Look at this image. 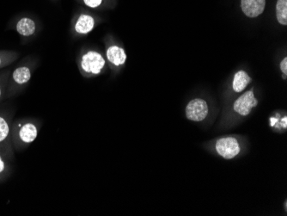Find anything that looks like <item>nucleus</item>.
I'll return each mask as SVG.
<instances>
[{
  "label": "nucleus",
  "instance_id": "obj_19",
  "mask_svg": "<svg viewBox=\"0 0 287 216\" xmlns=\"http://www.w3.org/2000/svg\"><path fill=\"white\" fill-rule=\"evenodd\" d=\"M2 94H3V87H2V85L0 84V99L2 98Z\"/></svg>",
  "mask_w": 287,
  "mask_h": 216
},
{
  "label": "nucleus",
  "instance_id": "obj_10",
  "mask_svg": "<svg viewBox=\"0 0 287 216\" xmlns=\"http://www.w3.org/2000/svg\"><path fill=\"white\" fill-rule=\"evenodd\" d=\"M10 141H11V127L6 118L0 115V148H8Z\"/></svg>",
  "mask_w": 287,
  "mask_h": 216
},
{
  "label": "nucleus",
  "instance_id": "obj_3",
  "mask_svg": "<svg viewBox=\"0 0 287 216\" xmlns=\"http://www.w3.org/2000/svg\"><path fill=\"white\" fill-rule=\"evenodd\" d=\"M208 114V106L203 99H196L189 102L186 108V115L190 121H203Z\"/></svg>",
  "mask_w": 287,
  "mask_h": 216
},
{
  "label": "nucleus",
  "instance_id": "obj_5",
  "mask_svg": "<svg viewBox=\"0 0 287 216\" xmlns=\"http://www.w3.org/2000/svg\"><path fill=\"white\" fill-rule=\"evenodd\" d=\"M266 0H241V8L248 17H257L264 12Z\"/></svg>",
  "mask_w": 287,
  "mask_h": 216
},
{
  "label": "nucleus",
  "instance_id": "obj_15",
  "mask_svg": "<svg viewBox=\"0 0 287 216\" xmlns=\"http://www.w3.org/2000/svg\"><path fill=\"white\" fill-rule=\"evenodd\" d=\"M84 4L90 8H97L101 6L103 0H84Z\"/></svg>",
  "mask_w": 287,
  "mask_h": 216
},
{
  "label": "nucleus",
  "instance_id": "obj_13",
  "mask_svg": "<svg viewBox=\"0 0 287 216\" xmlns=\"http://www.w3.org/2000/svg\"><path fill=\"white\" fill-rule=\"evenodd\" d=\"M276 16L278 22L282 25L287 24V0H278L276 4Z\"/></svg>",
  "mask_w": 287,
  "mask_h": 216
},
{
  "label": "nucleus",
  "instance_id": "obj_18",
  "mask_svg": "<svg viewBox=\"0 0 287 216\" xmlns=\"http://www.w3.org/2000/svg\"><path fill=\"white\" fill-rule=\"evenodd\" d=\"M287 118L286 116H284V118H283V121H282V124H283V126H284V128H286V125H287Z\"/></svg>",
  "mask_w": 287,
  "mask_h": 216
},
{
  "label": "nucleus",
  "instance_id": "obj_11",
  "mask_svg": "<svg viewBox=\"0 0 287 216\" xmlns=\"http://www.w3.org/2000/svg\"><path fill=\"white\" fill-rule=\"evenodd\" d=\"M11 77L15 84H18V85L27 84L31 79L30 68L26 66H22V67L16 68L14 72L12 73Z\"/></svg>",
  "mask_w": 287,
  "mask_h": 216
},
{
  "label": "nucleus",
  "instance_id": "obj_9",
  "mask_svg": "<svg viewBox=\"0 0 287 216\" xmlns=\"http://www.w3.org/2000/svg\"><path fill=\"white\" fill-rule=\"evenodd\" d=\"M107 58L111 64L119 67L125 64L126 54L123 48L116 45L110 46L107 49Z\"/></svg>",
  "mask_w": 287,
  "mask_h": 216
},
{
  "label": "nucleus",
  "instance_id": "obj_12",
  "mask_svg": "<svg viewBox=\"0 0 287 216\" xmlns=\"http://www.w3.org/2000/svg\"><path fill=\"white\" fill-rule=\"evenodd\" d=\"M250 80V77L248 76V73H245L244 71H239L235 74L232 88L236 92H241L247 87Z\"/></svg>",
  "mask_w": 287,
  "mask_h": 216
},
{
  "label": "nucleus",
  "instance_id": "obj_4",
  "mask_svg": "<svg viewBox=\"0 0 287 216\" xmlns=\"http://www.w3.org/2000/svg\"><path fill=\"white\" fill-rule=\"evenodd\" d=\"M257 104L258 102L254 98V91L251 90L241 96L239 99L235 102L233 109L239 115L245 116L250 113L253 108L257 107Z\"/></svg>",
  "mask_w": 287,
  "mask_h": 216
},
{
  "label": "nucleus",
  "instance_id": "obj_6",
  "mask_svg": "<svg viewBox=\"0 0 287 216\" xmlns=\"http://www.w3.org/2000/svg\"><path fill=\"white\" fill-rule=\"evenodd\" d=\"M17 135L22 143L28 145L37 140L38 128L33 122H25L20 125L19 129L17 131Z\"/></svg>",
  "mask_w": 287,
  "mask_h": 216
},
{
  "label": "nucleus",
  "instance_id": "obj_17",
  "mask_svg": "<svg viewBox=\"0 0 287 216\" xmlns=\"http://www.w3.org/2000/svg\"><path fill=\"white\" fill-rule=\"evenodd\" d=\"M280 69L284 73V75L287 74V58H284L280 63Z\"/></svg>",
  "mask_w": 287,
  "mask_h": 216
},
{
  "label": "nucleus",
  "instance_id": "obj_8",
  "mask_svg": "<svg viewBox=\"0 0 287 216\" xmlns=\"http://www.w3.org/2000/svg\"><path fill=\"white\" fill-rule=\"evenodd\" d=\"M17 33L22 37H28L33 36L37 31V24L29 17H22L16 24Z\"/></svg>",
  "mask_w": 287,
  "mask_h": 216
},
{
  "label": "nucleus",
  "instance_id": "obj_2",
  "mask_svg": "<svg viewBox=\"0 0 287 216\" xmlns=\"http://www.w3.org/2000/svg\"><path fill=\"white\" fill-rule=\"evenodd\" d=\"M217 153L226 160L236 157L240 152L239 144L235 138H222L216 144Z\"/></svg>",
  "mask_w": 287,
  "mask_h": 216
},
{
  "label": "nucleus",
  "instance_id": "obj_7",
  "mask_svg": "<svg viewBox=\"0 0 287 216\" xmlns=\"http://www.w3.org/2000/svg\"><path fill=\"white\" fill-rule=\"evenodd\" d=\"M95 26V19L91 16L82 14L78 17L74 25V30L78 35L89 34Z\"/></svg>",
  "mask_w": 287,
  "mask_h": 216
},
{
  "label": "nucleus",
  "instance_id": "obj_1",
  "mask_svg": "<svg viewBox=\"0 0 287 216\" xmlns=\"http://www.w3.org/2000/svg\"><path fill=\"white\" fill-rule=\"evenodd\" d=\"M79 66L84 75H98L105 67V59L98 52L89 50L82 55Z\"/></svg>",
  "mask_w": 287,
  "mask_h": 216
},
{
  "label": "nucleus",
  "instance_id": "obj_16",
  "mask_svg": "<svg viewBox=\"0 0 287 216\" xmlns=\"http://www.w3.org/2000/svg\"><path fill=\"white\" fill-rule=\"evenodd\" d=\"M6 170H7V166L3 155L0 153V177H2L4 174H6Z\"/></svg>",
  "mask_w": 287,
  "mask_h": 216
},
{
  "label": "nucleus",
  "instance_id": "obj_14",
  "mask_svg": "<svg viewBox=\"0 0 287 216\" xmlns=\"http://www.w3.org/2000/svg\"><path fill=\"white\" fill-rule=\"evenodd\" d=\"M18 58V53L12 51H0V69L11 65Z\"/></svg>",
  "mask_w": 287,
  "mask_h": 216
}]
</instances>
